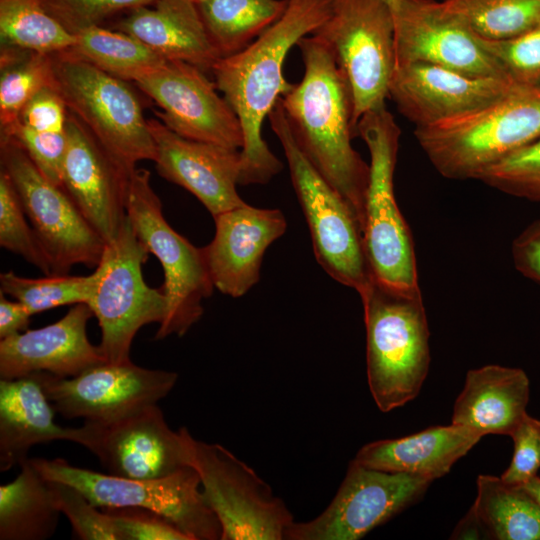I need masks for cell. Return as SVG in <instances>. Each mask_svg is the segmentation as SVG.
Here are the masks:
<instances>
[{"instance_id": "6da1fadb", "label": "cell", "mask_w": 540, "mask_h": 540, "mask_svg": "<svg viewBox=\"0 0 540 540\" xmlns=\"http://www.w3.org/2000/svg\"><path fill=\"white\" fill-rule=\"evenodd\" d=\"M297 46L304 75L281 103L296 144L341 195L361 231L369 165L353 148V98L349 82L330 48L313 34Z\"/></svg>"}, {"instance_id": "7a4b0ae2", "label": "cell", "mask_w": 540, "mask_h": 540, "mask_svg": "<svg viewBox=\"0 0 540 540\" xmlns=\"http://www.w3.org/2000/svg\"><path fill=\"white\" fill-rule=\"evenodd\" d=\"M331 5L332 0H288L282 16L250 45L213 66L215 84L243 131L239 185L266 184L282 170L262 137V125L294 85L283 75L289 50L325 22Z\"/></svg>"}, {"instance_id": "3957f363", "label": "cell", "mask_w": 540, "mask_h": 540, "mask_svg": "<svg viewBox=\"0 0 540 540\" xmlns=\"http://www.w3.org/2000/svg\"><path fill=\"white\" fill-rule=\"evenodd\" d=\"M414 135L440 175L476 180L484 169L540 138V84L517 85L482 109L417 127Z\"/></svg>"}, {"instance_id": "277c9868", "label": "cell", "mask_w": 540, "mask_h": 540, "mask_svg": "<svg viewBox=\"0 0 540 540\" xmlns=\"http://www.w3.org/2000/svg\"><path fill=\"white\" fill-rule=\"evenodd\" d=\"M357 135L370 153L362 237L371 277L388 290L422 295L411 231L394 195L400 127L384 106L360 117Z\"/></svg>"}, {"instance_id": "5b68a950", "label": "cell", "mask_w": 540, "mask_h": 540, "mask_svg": "<svg viewBox=\"0 0 540 540\" xmlns=\"http://www.w3.org/2000/svg\"><path fill=\"white\" fill-rule=\"evenodd\" d=\"M360 297L369 390L378 409L389 412L417 397L429 371L423 298L388 290L372 278Z\"/></svg>"}, {"instance_id": "8992f818", "label": "cell", "mask_w": 540, "mask_h": 540, "mask_svg": "<svg viewBox=\"0 0 540 540\" xmlns=\"http://www.w3.org/2000/svg\"><path fill=\"white\" fill-rule=\"evenodd\" d=\"M268 116L285 153L317 262L332 279L353 288L360 295L372 277L364 252L362 231L355 216L296 144L281 97Z\"/></svg>"}, {"instance_id": "52a82bcc", "label": "cell", "mask_w": 540, "mask_h": 540, "mask_svg": "<svg viewBox=\"0 0 540 540\" xmlns=\"http://www.w3.org/2000/svg\"><path fill=\"white\" fill-rule=\"evenodd\" d=\"M54 85L68 110L108 153L133 172L155 158V145L141 102L128 81L69 52L53 54Z\"/></svg>"}, {"instance_id": "ba28073f", "label": "cell", "mask_w": 540, "mask_h": 540, "mask_svg": "<svg viewBox=\"0 0 540 540\" xmlns=\"http://www.w3.org/2000/svg\"><path fill=\"white\" fill-rule=\"evenodd\" d=\"M150 178V172L144 168L133 171L127 216L139 239L163 269L166 310L155 335L160 340L170 335H185L203 315L202 301L215 287L204 248L194 246L168 224Z\"/></svg>"}, {"instance_id": "9c48e42d", "label": "cell", "mask_w": 540, "mask_h": 540, "mask_svg": "<svg viewBox=\"0 0 540 540\" xmlns=\"http://www.w3.org/2000/svg\"><path fill=\"white\" fill-rule=\"evenodd\" d=\"M30 461L43 477L75 487L99 508L148 509L190 540L221 539V525L203 497L198 473L190 466L160 478L132 479L72 466L61 458Z\"/></svg>"}, {"instance_id": "30bf717a", "label": "cell", "mask_w": 540, "mask_h": 540, "mask_svg": "<svg viewBox=\"0 0 540 540\" xmlns=\"http://www.w3.org/2000/svg\"><path fill=\"white\" fill-rule=\"evenodd\" d=\"M333 53L353 98V123L385 106L395 67V25L387 0H332L325 22L313 33Z\"/></svg>"}, {"instance_id": "8fae6325", "label": "cell", "mask_w": 540, "mask_h": 540, "mask_svg": "<svg viewBox=\"0 0 540 540\" xmlns=\"http://www.w3.org/2000/svg\"><path fill=\"white\" fill-rule=\"evenodd\" d=\"M188 464L222 529L221 540H282L294 522L271 487L219 444L188 437Z\"/></svg>"}, {"instance_id": "7c38bea8", "label": "cell", "mask_w": 540, "mask_h": 540, "mask_svg": "<svg viewBox=\"0 0 540 540\" xmlns=\"http://www.w3.org/2000/svg\"><path fill=\"white\" fill-rule=\"evenodd\" d=\"M149 251L137 236L128 216L115 240L106 245L97 266L100 279L87 303L98 320V345L109 363H126L137 332L150 323L160 324L166 310L162 287H149L142 266Z\"/></svg>"}, {"instance_id": "4fadbf2b", "label": "cell", "mask_w": 540, "mask_h": 540, "mask_svg": "<svg viewBox=\"0 0 540 540\" xmlns=\"http://www.w3.org/2000/svg\"><path fill=\"white\" fill-rule=\"evenodd\" d=\"M0 162L47 254L52 275L68 274L79 264L96 268L107 244L65 190L50 182L11 138H0Z\"/></svg>"}, {"instance_id": "5bb4252c", "label": "cell", "mask_w": 540, "mask_h": 540, "mask_svg": "<svg viewBox=\"0 0 540 540\" xmlns=\"http://www.w3.org/2000/svg\"><path fill=\"white\" fill-rule=\"evenodd\" d=\"M432 480L351 461L335 497L312 520L293 522L286 540H359L424 494Z\"/></svg>"}, {"instance_id": "9a60e30c", "label": "cell", "mask_w": 540, "mask_h": 540, "mask_svg": "<svg viewBox=\"0 0 540 540\" xmlns=\"http://www.w3.org/2000/svg\"><path fill=\"white\" fill-rule=\"evenodd\" d=\"M173 431L157 404L107 421H84L77 427V444L93 453L109 474L153 479L188 467V437Z\"/></svg>"}, {"instance_id": "2e32d148", "label": "cell", "mask_w": 540, "mask_h": 540, "mask_svg": "<svg viewBox=\"0 0 540 540\" xmlns=\"http://www.w3.org/2000/svg\"><path fill=\"white\" fill-rule=\"evenodd\" d=\"M38 375L55 411L64 418L107 421L157 404L173 389L175 372L104 362L74 377Z\"/></svg>"}, {"instance_id": "e0dca14e", "label": "cell", "mask_w": 540, "mask_h": 540, "mask_svg": "<svg viewBox=\"0 0 540 540\" xmlns=\"http://www.w3.org/2000/svg\"><path fill=\"white\" fill-rule=\"evenodd\" d=\"M134 83L161 109L155 115L177 134L241 150L244 138L237 115L198 67L165 60Z\"/></svg>"}, {"instance_id": "ac0fdd59", "label": "cell", "mask_w": 540, "mask_h": 540, "mask_svg": "<svg viewBox=\"0 0 540 540\" xmlns=\"http://www.w3.org/2000/svg\"><path fill=\"white\" fill-rule=\"evenodd\" d=\"M392 10L395 65L422 62L471 77L508 78L467 24L442 1L396 0Z\"/></svg>"}, {"instance_id": "d6986e66", "label": "cell", "mask_w": 540, "mask_h": 540, "mask_svg": "<svg viewBox=\"0 0 540 540\" xmlns=\"http://www.w3.org/2000/svg\"><path fill=\"white\" fill-rule=\"evenodd\" d=\"M66 132L62 188L106 244L111 243L127 218L133 172L118 163L70 111Z\"/></svg>"}, {"instance_id": "ffe728a7", "label": "cell", "mask_w": 540, "mask_h": 540, "mask_svg": "<svg viewBox=\"0 0 540 540\" xmlns=\"http://www.w3.org/2000/svg\"><path fill=\"white\" fill-rule=\"evenodd\" d=\"M517 85L508 78L471 77L433 64H396L388 97L417 127L429 126L482 109Z\"/></svg>"}, {"instance_id": "44dd1931", "label": "cell", "mask_w": 540, "mask_h": 540, "mask_svg": "<svg viewBox=\"0 0 540 540\" xmlns=\"http://www.w3.org/2000/svg\"><path fill=\"white\" fill-rule=\"evenodd\" d=\"M159 175L192 193L214 217L240 207V150L185 138L159 119H148Z\"/></svg>"}, {"instance_id": "7402d4cb", "label": "cell", "mask_w": 540, "mask_h": 540, "mask_svg": "<svg viewBox=\"0 0 540 540\" xmlns=\"http://www.w3.org/2000/svg\"><path fill=\"white\" fill-rule=\"evenodd\" d=\"M215 235L204 248L214 287L224 295H245L260 279L267 248L287 229L279 209L247 203L213 217Z\"/></svg>"}, {"instance_id": "603a6c76", "label": "cell", "mask_w": 540, "mask_h": 540, "mask_svg": "<svg viewBox=\"0 0 540 540\" xmlns=\"http://www.w3.org/2000/svg\"><path fill=\"white\" fill-rule=\"evenodd\" d=\"M92 316L87 303L75 304L55 323L1 339L0 379L35 373L68 378L106 362L87 336Z\"/></svg>"}, {"instance_id": "cb8c5ba5", "label": "cell", "mask_w": 540, "mask_h": 540, "mask_svg": "<svg viewBox=\"0 0 540 540\" xmlns=\"http://www.w3.org/2000/svg\"><path fill=\"white\" fill-rule=\"evenodd\" d=\"M165 60L183 61L211 72L221 58L194 0H156L130 10L115 26Z\"/></svg>"}, {"instance_id": "d4e9b609", "label": "cell", "mask_w": 540, "mask_h": 540, "mask_svg": "<svg viewBox=\"0 0 540 540\" xmlns=\"http://www.w3.org/2000/svg\"><path fill=\"white\" fill-rule=\"evenodd\" d=\"M530 383L520 368L485 365L467 372L451 423L480 434L510 435L527 413Z\"/></svg>"}, {"instance_id": "484cf974", "label": "cell", "mask_w": 540, "mask_h": 540, "mask_svg": "<svg viewBox=\"0 0 540 540\" xmlns=\"http://www.w3.org/2000/svg\"><path fill=\"white\" fill-rule=\"evenodd\" d=\"M54 411L37 374L0 379L1 472L20 466L36 444L76 442L77 428L58 425Z\"/></svg>"}, {"instance_id": "4316f807", "label": "cell", "mask_w": 540, "mask_h": 540, "mask_svg": "<svg viewBox=\"0 0 540 540\" xmlns=\"http://www.w3.org/2000/svg\"><path fill=\"white\" fill-rule=\"evenodd\" d=\"M482 437L452 423L434 426L409 436L370 442L357 452L353 461L373 469L419 475L434 481L447 474Z\"/></svg>"}, {"instance_id": "83f0119b", "label": "cell", "mask_w": 540, "mask_h": 540, "mask_svg": "<svg viewBox=\"0 0 540 540\" xmlns=\"http://www.w3.org/2000/svg\"><path fill=\"white\" fill-rule=\"evenodd\" d=\"M17 477L0 486V540H46L51 538L61 514L53 499L49 480L28 458Z\"/></svg>"}, {"instance_id": "f1b7e54d", "label": "cell", "mask_w": 540, "mask_h": 540, "mask_svg": "<svg viewBox=\"0 0 540 540\" xmlns=\"http://www.w3.org/2000/svg\"><path fill=\"white\" fill-rule=\"evenodd\" d=\"M207 33L221 57L250 45L286 10L288 0H196Z\"/></svg>"}, {"instance_id": "f546056e", "label": "cell", "mask_w": 540, "mask_h": 540, "mask_svg": "<svg viewBox=\"0 0 540 540\" xmlns=\"http://www.w3.org/2000/svg\"><path fill=\"white\" fill-rule=\"evenodd\" d=\"M473 506L489 539L540 540V505L520 486L479 475Z\"/></svg>"}, {"instance_id": "4dcf8cb0", "label": "cell", "mask_w": 540, "mask_h": 540, "mask_svg": "<svg viewBox=\"0 0 540 540\" xmlns=\"http://www.w3.org/2000/svg\"><path fill=\"white\" fill-rule=\"evenodd\" d=\"M76 42L66 52L126 81L135 82L165 59L134 36L93 26L75 33Z\"/></svg>"}, {"instance_id": "1f68e13d", "label": "cell", "mask_w": 540, "mask_h": 540, "mask_svg": "<svg viewBox=\"0 0 540 540\" xmlns=\"http://www.w3.org/2000/svg\"><path fill=\"white\" fill-rule=\"evenodd\" d=\"M1 47L45 54L71 49L75 34L44 7L42 0H0Z\"/></svg>"}, {"instance_id": "d6a6232c", "label": "cell", "mask_w": 540, "mask_h": 540, "mask_svg": "<svg viewBox=\"0 0 540 540\" xmlns=\"http://www.w3.org/2000/svg\"><path fill=\"white\" fill-rule=\"evenodd\" d=\"M54 82L53 54L1 47L0 132L13 126L27 102Z\"/></svg>"}, {"instance_id": "836d02e7", "label": "cell", "mask_w": 540, "mask_h": 540, "mask_svg": "<svg viewBox=\"0 0 540 540\" xmlns=\"http://www.w3.org/2000/svg\"><path fill=\"white\" fill-rule=\"evenodd\" d=\"M484 39L506 40L540 25V0H443Z\"/></svg>"}, {"instance_id": "e575fe53", "label": "cell", "mask_w": 540, "mask_h": 540, "mask_svg": "<svg viewBox=\"0 0 540 540\" xmlns=\"http://www.w3.org/2000/svg\"><path fill=\"white\" fill-rule=\"evenodd\" d=\"M100 279L98 267L90 275H45L28 278L10 270L0 274V291L22 303L31 315L50 309L88 303Z\"/></svg>"}, {"instance_id": "d590c367", "label": "cell", "mask_w": 540, "mask_h": 540, "mask_svg": "<svg viewBox=\"0 0 540 540\" xmlns=\"http://www.w3.org/2000/svg\"><path fill=\"white\" fill-rule=\"evenodd\" d=\"M26 217L27 215L10 177L1 169L0 245L2 248L21 256L28 263L41 270L44 275H52V268L47 254Z\"/></svg>"}, {"instance_id": "8d00e7d4", "label": "cell", "mask_w": 540, "mask_h": 540, "mask_svg": "<svg viewBox=\"0 0 540 540\" xmlns=\"http://www.w3.org/2000/svg\"><path fill=\"white\" fill-rule=\"evenodd\" d=\"M476 180L506 194L540 203V138L484 169Z\"/></svg>"}, {"instance_id": "74e56055", "label": "cell", "mask_w": 540, "mask_h": 540, "mask_svg": "<svg viewBox=\"0 0 540 540\" xmlns=\"http://www.w3.org/2000/svg\"><path fill=\"white\" fill-rule=\"evenodd\" d=\"M49 483L56 507L67 517L79 539L121 540L111 517L78 489L59 481L49 480Z\"/></svg>"}, {"instance_id": "f35d334b", "label": "cell", "mask_w": 540, "mask_h": 540, "mask_svg": "<svg viewBox=\"0 0 540 540\" xmlns=\"http://www.w3.org/2000/svg\"><path fill=\"white\" fill-rule=\"evenodd\" d=\"M477 38L510 80L519 85L540 84V25L511 39Z\"/></svg>"}, {"instance_id": "ab89813d", "label": "cell", "mask_w": 540, "mask_h": 540, "mask_svg": "<svg viewBox=\"0 0 540 540\" xmlns=\"http://www.w3.org/2000/svg\"><path fill=\"white\" fill-rule=\"evenodd\" d=\"M0 138H11L16 141L39 171L50 182L62 187V168L68 144L67 132H40L17 121L7 130L0 132Z\"/></svg>"}, {"instance_id": "60d3db41", "label": "cell", "mask_w": 540, "mask_h": 540, "mask_svg": "<svg viewBox=\"0 0 540 540\" xmlns=\"http://www.w3.org/2000/svg\"><path fill=\"white\" fill-rule=\"evenodd\" d=\"M156 0H42L46 10L68 31L76 32L100 26L112 15L151 6Z\"/></svg>"}, {"instance_id": "b9f144b4", "label": "cell", "mask_w": 540, "mask_h": 540, "mask_svg": "<svg viewBox=\"0 0 540 540\" xmlns=\"http://www.w3.org/2000/svg\"><path fill=\"white\" fill-rule=\"evenodd\" d=\"M112 519L121 540H190L173 523L140 507H102Z\"/></svg>"}, {"instance_id": "7bdbcfd3", "label": "cell", "mask_w": 540, "mask_h": 540, "mask_svg": "<svg viewBox=\"0 0 540 540\" xmlns=\"http://www.w3.org/2000/svg\"><path fill=\"white\" fill-rule=\"evenodd\" d=\"M514 442L512 460L500 476L511 486H521L540 468V420L526 413L509 435Z\"/></svg>"}, {"instance_id": "ee69618b", "label": "cell", "mask_w": 540, "mask_h": 540, "mask_svg": "<svg viewBox=\"0 0 540 540\" xmlns=\"http://www.w3.org/2000/svg\"><path fill=\"white\" fill-rule=\"evenodd\" d=\"M69 110L55 85L42 88L22 109L18 121L40 132H66Z\"/></svg>"}, {"instance_id": "f6af8a7d", "label": "cell", "mask_w": 540, "mask_h": 540, "mask_svg": "<svg viewBox=\"0 0 540 540\" xmlns=\"http://www.w3.org/2000/svg\"><path fill=\"white\" fill-rule=\"evenodd\" d=\"M515 268L540 285V219L528 225L512 242Z\"/></svg>"}, {"instance_id": "bcb514c9", "label": "cell", "mask_w": 540, "mask_h": 540, "mask_svg": "<svg viewBox=\"0 0 540 540\" xmlns=\"http://www.w3.org/2000/svg\"><path fill=\"white\" fill-rule=\"evenodd\" d=\"M31 316L22 303L7 299L0 291V339L26 331Z\"/></svg>"}, {"instance_id": "7dc6e473", "label": "cell", "mask_w": 540, "mask_h": 540, "mask_svg": "<svg viewBox=\"0 0 540 540\" xmlns=\"http://www.w3.org/2000/svg\"><path fill=\"white\" fill-rule=\"evenodd\" d=\"M484 538H488L487 532L476 512L475 507L472 505L466 515L454 528L450 539L476 540Z\"/></svg>"}, {"instance_id": "c3c4849f", "label": "cell", "mask_w": 540, "mask_h": 540, "mask_svg": "<svg viewBox=\"0 0 540 540\" xmlns=\"http://www.w3.org/2000/svg\"><path fill=\"white\" fill-rule=\"evenodd\" d=\"M520 487L540 505V477L536 475Z\"/></svg>"}, {"instance_id": "681fc988", "label": "cell", "mask_w": 540, "mask_h": 540, "mask_svg": "<svg viewBox=\"0 0 540 540\" xmlns=\"http://www.w3.org/2000/svg\"><path fill=\"white\" fill-rule=\"evenodd\" d=\"M387 1L389 2V4H390L391 6H393L394 3L396 2V0H387Z\"/></svg>"}, {"instance_id": "f907efd6", "label": "cell", "mask_w": 540, "mask_h": 540, "mask_svg": "<svg viewBox=\"0 0 540 540\" xmlns=\"http://www.w3.org/2000/svg\"><path fill=\"white\" fill-rule=\"evenodd\" d=\"M194 1H196V0H194Z\"/></svg>"}]
</instances>
